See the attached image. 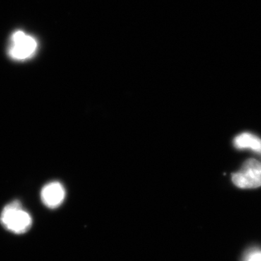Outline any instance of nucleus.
<instances>
[{"mask_svg":"<svg viewBox=\"0 0 261 261\" xmlns=\"http://www.w3.org/2000/svg\"><path fill=\"white\" fill-rule=\"evenodd\" d=\"M0 220L7 229L15 233L27 232L32 225V216L23 210L18 200L13 201L5 206Z\"/></svg>","mask_w":261,"mask_h":261,"instance_id":"obj_1","label":"nucleus"},{"mask_svg":"<svg viewBox=\"0 0 261 261\" xmlns=\"http://www.w3.org/2000/svg\"><path fill=\"white\" fill-rule=\"evenodd\" d=\"M37 48L38 43L34 37L22 31H17L12 34L8 55L15 61H25L35 55Z\"/></svg>","mask_w":261,"mask_h":261,"instance_id":"obj_2","label":"nucleus"},{"mask_svg":"<svg viewBox=\"0 0 261 261\" xmlns=\"http://www.w3.org/2000/svg\"><path fill=\"white\" fill-rule=\"evenodd\" d=\"M233 183L242 189H254L261 186V163L247 160L238 172L232 175Z\"/></svg>","mask_w":261,"mask_h":261,"instance_id":"obj_3","label":"nucleus"},{"mask_svg":"<svg viewBox=\"0 0 261 261\" xmlns=\"http://www.w3.org/2000/svg\"><path fill=\"white\" fill-rule=\"evenodd\" d=\"M65 197L64 187L60 182L53 181L43 187L41 199L43 203L49 208L54 209L63 203Z\"/></svg>","mask_w":261,"mask_h":261,"instance_id":"obj_4","label":"nucleus"},{"mask_svg":"<svg viewBox=\"0 0 261 261\" xmlns=\"http://www.w3.org/2000/svg\"><path fill=\"white\" fill-rule=\"evenodd\" d=\"M233 145L238 149H250L261 154V140L250 133L238 135L233 140Z\"/></svg>","mask_w":261,"mask_h":261,"instance_id":"obj_5","label":"nucleus"},{"mask_svg":"<svg viewBox=\"0 0 261 261\" xmlns=\"http://www.w3.org/2000/svg\"><path fill=\"white\" fill-rule=\"evenodd\" d=\"M244 261H261V250L252 249L247 252Z\"/></svg>","mask_w":261,"mask_h":261,"instance_id":"obj_6","label":"nucleus"}]
</instances>
